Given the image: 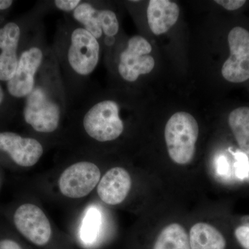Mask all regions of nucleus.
Here are the masks:
<instances>
[{"mask_svg":"<svg viewBox=\"0 0 249 249\" xmlns=\"http://www.w3.org/2000/svg\"><path fill=\"white\" fill-rule=\"evenodd\" d=\"M43 19L37 20L28 31L19 52L16 72L5 85L10 97L18 103L34 89L36 78L50 49Z\"/></svg>","mask_w":249,"mask_h":249,"instance_id":"nucleus-4","label":"nucleus"},{"mask_svg":"<svg viewBox=\"0 0 249 249\" xmlns=\"http://www.w3.org/2000/svg\"><path fill=\"white\" fill-rule=\"evenodd\" d=\"M151 249H191L189 235L180 224H170L156 237Z\"/></svg>","mask_w":249,"mask_h":249,"instance_id":"nucleus-16","label":"nucleus"},{"mask_svg":"<svg viewBox=\"0 0 249 249\" xmlns=\"http://www.w3.org/2000/svg\"><path fill=\"white\" fill-rule=\"evenodd\" d=\"M71 109L79 118L83 132L93 142H114L124 133L120 104L113 98L96 92L93 87L68 107V110Z\"/></svg>","mask_w":249,"mask_h":249,"instance_id":"nucleus-3","label":"nucleus"},{"mask_svg":"<svg viewBox=\"0 0 249 249\" xmlns=\"http://www.w3.org/2000/svg\"><path fill=\"white\" fill-rule=\"evenodd\" d=\"M230 56L222 68L224 79L232 83H241L249 79V31L236 27L228 36Z\"/></svg>","mask_w":249,"mask_h":249,"instance_id":"nucleus-9","label":"nucleus"},{"mask_svg":"<svg viewBox=\"0 0 249 249\" xmlns=\"http://www.w3.org/2000/svg\"><path fill=\"white\" fill-rule=\"evenodd\" d=\"M15 3L13 0H0V26L7 20Z\"/></svg>","mask_w":249,"mask_h":249,"instance_id":"nucleus-22","label":"nucleus"},{"mask_svg":"<svg viewBox=\"0 0 249 249\" xmlns=\"http://www.w3.org/2000/svg\"><path fill=\"white\" fill-rule=\"evenodd\" d=\"M0 249H23L18 242L11 239L0 240Z\"/></svg>","mask_w":249,"mask_h":249,"instance_id":"nucleus-24","label":"nucleus"},{"mask_svg":"<svg viewBox=\"0 0 249 249\" xmlns=\"http://www.w3.org/2000/svg\"><path fill=\"white\" fill-rule=\"evenodd\" d=\"M214 1L228 11H235L240 9L246 3L245 0H217Z\"/></svg>","mask_w":249,"mask_h":249,"instance_id":"nucleus-23","label":"nucleus"},{"mask_svg":"<svg viewBox=\"0 0 249 249\" xmlns=\"http://www.w3.org/2000/svg\"><path fill=\"white\" fill-rule=\"evenodd\" d=\"M19 108L20 104L10 97L6 88L0 83V116L9 115Z\"/></svg>","mask_w":249,"mask_h":249,"instance_id":"nucleus-19","label":"nucleus"},{"mask_svg":"<svg viewBox=\"0 0 249 249\" xmlns=\"http://www.w3.org/2000/svg\"><path fill=\"white\" fill-rule=\"evenodd\" d=\"M235 237L242 248L249 249V224L237 227L235 231Z\"/></svg>","mask_w":249,"mask_h":249,"instance_id":"nucleus-21","label":"nucleus"},{"mask_svg":"<svg viewBox=\"0 0 249 249\" xmlns=\"http://www.w3.org/2000/svg\"><path fill=\"white\" fill-rule=\"evenodd\" d=\"M101 215L96 207L89 208L85 214L80 229V238L85 245H91L99 235Z\"/></svg>","mask_w":249,"mask_h":249,"instance_id":"nucleus-18","label":"nucleus"},{"mask_svg":"<svg viewBox=\"0 0 249 249\" xmlns=\"http://www.w3.org/2000/svg\"><path fill=\"white\" fill-rule=\"evenodd\" d=\"M101 171L92 162L73 163L64 170L59 178V189L64 196L73 199L84 197L97 186Z\"/></svg>","mask_w":249,"mask_h":249,"instance_id":"nucleus-10","label":"nucleus"},{"mask_svg":"<svg viewBox=\"0 0 249 249\" xmlns=\"http://www.w3.org/2000/svg\"><path fill=\"white\" fill-rule=\"evenodd\" d=\"M69 16L97 39L101 47L107 39L116 38L120 30L116 13L103 7L101 1L82 0L79 6Z\"/></svg>","mask_w":249,"mask_h":249,"instance_id":"nucleus-7","label":"nucleus"},{"mask_svg":"<svg viewBox=\"0 0 249 249\" xmlns=\"http://www.w3.org/2000/svg\"><path fill=\"white\" fill-rule=\"evenodd\" d=\"M199 125L191 114L178 111L167 122L165 139L170 159L179 165L191 163L196 152Z\"/></svg>","mask_w":249,"mask_h":249,"instance_id":"nucleus-6","label":"nucleus"},{"mask_svg":"<svg viewBox=\"0 0 249 249\" xmlns=\"http://www.w3.org/2000/svg\"><path fill=\"white\" fill-rule=\"evenodd\" d=\"M50 11V1H40L26 14L0 26V83H6L14 76L28 31Z\"/></svg>","mask_w":249,"mask_h":249,"instance_id":"nucleus-5","label":"nucleus"},{"mask_svg":"<svg viewBox=\"0 0 249 249\" xmlns=\"http://www.w3.org/2000/svg\"><path fill=\"white\" fill-rule=\"evenodd\" d=\"M0 152L6 154L19 166H34L44 154V146L34 137L11 131H0Z\"/></svg>","mask_w":249,"mask_h":249,"instance_id":"nucleus-12","label":"nucleus"},{"mask_svg":"<svg viewBox=\"0 0 249 249\" xmlns=\"http://www.w3.org/2000/svg\"><path fill=\"white\" fill-rule=\"evenodd\" d=\"M132 178L128 172L120 167L111 168L100 180L97 193L100 199L108 205L121 204L128 196Z\"/></svg>","mask_w":249,"mask_h":249,"instance_id":"nucleus-13","label":"nucleus"},{"mask_svg":"<svg viewBox=\"0 0 249 249\" xmlns=\"http://www.w3.org/2000/svg\"><path fill=\"white\" fill-rule=\"evenodd\" d=\"M23 121L37 133H55L68 112L66 91L58 62L49 49L35 86L20 105Z\"/></svg>","mask_w":249,"mask_h":249,"instance_id":"nucleus-2","label":"nucleus"},{"mask_svg":"<svg viewBox=\"0 0 249 249\" xmlns=\"http://www.w3.org/2000/svg\"><path fill=\"white\" fill-rule=\"evenodd\" d=\"M14 219L18 231L34 245L45 247L52 240L50 222L38 206L22 204L16 210Z\"/></svg>","mask_w":249,"mask_h":249,"instance_id":"nucleus-11","label":"nucleus"},{"mask_svg":"<svg viewBox=\"0 0 249 249\" xmlns=\"http://www.w3.org/2000/svg\"><path fill=\"white\" fill-rule=\"evenodd\" d=\"M152 45L141 36H134L127 40V45L120 52L116 65L121 79L129 83L137 82L142 75L150 73L155 65L150 55Z\"/></svg>","mask_w":249,"mask_h":249,"instance_id":"nucleus-8","label":"nucleus"},{"mask_svg":"<svg viewBox=\"0 0 249 249\" xmlns=\"http://www.w3.org/2000/svg\"><path fill=\"white\" fill-rule=\"evenodd\" d=\"M191 249H226L227 240L222 232L206 223H197L189 232Z\"/></svg>","mask_w":249,"mask_h":249,"instance_id":"nucleus-15","label":"nucleus"},{"mask_svg":"<svg viewBox=\"0 0 249 249\" xmlns=\"http://www.w3.org/2000/svg\"><path fill=\"white\" fill-rule=\"evenodd\" d=\"M229 124L239 147L249 155V107L232 110L229 114Z\"/></svg>","mask_w":249,"mask_h":249,"instance_id":"nucleus-17","label":"nucleus"},{"mask_svg":"<svg viewBox=\"0 0 249 249\" xmlns=\"http://www.w3.org/2000/svg\"><path fill=\"white\" fill-rule=\"evenodd\" d=\"M82 0H55L50 1L52 10L60 11L64 14H71L79 6Z\"/></svg>","mask_w":249,"mask_h":249,"instance_id":"nucleus-20","label":"nucleus"},{"mask_svg":"<svg viewBox=\"0 0 249 249\" xmlns=\"http://www.w3.org/2000/svg\"><path fill=\"white\" fill-rule=\"evenodd\" d=\"M51 46L61 73L68 107L89 89L90 77L101 59V44L69 15L58 21Z\"/></svg>","mask_w":249,"mask_h":249,"instance_id":"nucleus-1","label":"nucleus"},{"mask_svg":"<svg viewBox=\"0 0 249 249\" xmlns=\"http://www.w3.org/2000/svg\"><path fill=\"white\" fill-rule=\"evenodd\" d=\"M179 7L169 0H150L147 9L149 27L157 36L165 34L178 22Z\"/></svg>","mask_w":249,"mask_h":249,"instance_id":"nucleus-14","label":"nucleus"}]
</instances>
